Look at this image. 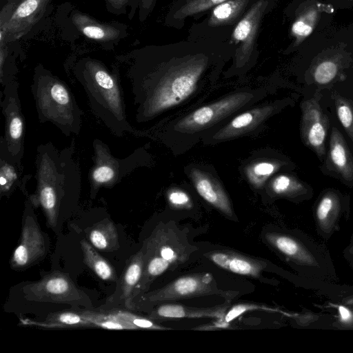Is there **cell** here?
I'll return each instance as SVG.
<instances>
[{
  "mask_svg": "<svg viewBox=\"0 0 353 353\" xmlns=\"http://www.w3.org/2000/svg\"><path fill=\"white\" fill-rule=\"evenodd\" d=\"M155 0H141V7L143 11H150L154 5Z\"/></svg>",
  "mask_w": 353,
  "mask_h": 353,
  "instance_id": "cell-42",
  "label": "cell"
},
{
  "mask_svg": "<svg viewBox=\"0 0 353 353\" xmlns=\"http://www.w3.org/2000/svg\"><path fill=\"white\" fill-rule=\"evenodd\" d=\"M205 256L217 266L237 274L257 278L266 267V263L238 252L217 250L208 252Z\"/></svg>",
  "mask_w": 353,
  "mask_h": 353,
  "instance_id": "cell-16",
  "label": "cell"
},
{
  "mask_svg": "<svg viewBox=\"0 0 353 353\" xmlns=\"http://www.w3.org/2000/svg\"><path fill=\"white\" fill-rule=\"evenodd\" d=\"M105 145L99 141L95 144V165L90 174L91 197L95 196L99 188L102 186H112L121 181L130 171V157L125 160L114 158Z\"/></svg>",
  "mask_w": 353,
  "mask_h": 353,
  "instance_id": "cell-13",
  "label": "cell"
},
{
  "mask_svg": "<svg viewBox=\"0 0 353 353\" xmlns=\"http://www.w3.org/2000/svg\"><path fill=\"white\" fill-rule=\"evenodd\" d=\"M252 97L251 93L245 92L230 94L186 115L177 122L175 129L192 133L209 128L243 107Z\"/></svg>",
  "mask_w": 353,
  "mask_h": 353,
  "instance_id": "cell-10",
  "label": "cell"
},
{
  "mask_svg": "<svg viewBox=\"0 0 353 353\" xmlns=\"http://www.w3.org/2000/svg\"><path fill=\"white\" fill-rule=\"evenodd\" d=\"M79 312L94 327L108 330H134L132 325L118 318L112 310L97 312L85 310Z\"/></svg>",
  "mask_w": 353,
  "mask_h": 353,
  "instance_id": "cell-27",
  "label": "cell"
},
{
  "mask_svg": "<svg viewBox=\"0 0 353 353\" xmlns=\"http://www.w3.org/2000/svg\"><path fill=\"white\" fill-rule=\"evenodd\" d=\"M23 325L39 326L46 328H71L94 327L79 311H63L49 314L44 321H34L21 319Z\"/></svg>",
  "mask_w": 353,
  "mask_h": 353,
  "instance_id": "cell-22",
  "label": "cell"
},
{
  "mask_svg": "<svg viewBox=\"0 0 353 353\" xmlns=\"http://www.w3.org/2000/svg\"><path fill=\"white\" fill-rule=\"evenodd\" d=\"M81 248L85 264L101 279L115 281L117 274L114 269L95 249L85 240L80 241Z\"/></svg>",
  "mask_w": 353,
  "mask_h": 353,
  "instance_id": "cell-25",
  "label": "cell"
},
{
  "mask_svg": "<svg viewBox=\"0 0 353 353\" xmlns=\"http://www.w3.org/2000/svg\"><path fill=\"white\" fill-rule=\"evenodd\" d=\"M145 260L165 271L174 270L186 262L196 250L174 223L160 222L143 244Z\"/></svg>",
  "mask_w": 353,
  "mask_h": 353,
  "instance_id": "cell-6",
  "label": "cell"
},
{
  "mask_svg": "<svg viewBox=\"0 0 353 353\" xmlns=\"http://www.w3.org/2000/svg\"><path fill=\"white\" fill-rule=\"evenodd\" d=\"M14 164L1 158V193L6 194L12 190V185L17 179L16 168Z\"/></svg>",
  "mask_w": 353,
  "mask_h": 353,
  "instance_id": "cell-33",
  "label": "cell"
},
{
  "mask_svg": "<svg viewBox=\"0 0 353 353\" xmlns=\"http://www.w3.org/2000/svg\"><path fill=\"white\" fill-rule=\"evenodd\" d=\"M24 297L36 302L91 306L89 297L77 288L68 274L54 271L22 288Z\"/></svg>",
  "mask_w": 353,
  "mask_h": 353,
  "instance_id": "cell-7",
  "label": "cell"
},
{
  "mask_svg": "<svg viewBox=\"0 0 353 353\" xmlns=\"http://www.w3.org/2000/svg\"><path fill=\"white\" fill-rule=\"evenodd\" d=\"M336 112L339 121L353 139V110L347 102L340 100L336 106Z\"/></svg>",
  "mask_w": 353,
  "mask_h": 353,
  "instance_id": "cell-34",
  "label": "cell"
},
{
  "mask_svg": "<svg viewBox=\"0 0 353 353\" xmlns=\"http://www.w3.org/2000/svg\"><path fill=\"white\" fill-rule=\"evenodd\" d=\"M52 0H10L0 14V46L26 34L43 17Z\"/></svg>",
  "mask_w": 353,
  "mask_h": 353,
  "instance_id": "cell-8",
  "label": "cell"
},
{
  "mask_svg": "<svg viewBox=\"0 0 353 353\" xmlns=\"http://www.w3.org/2000/svg\"><path fill=\"white\" fill-rule=\"evenodd\" d=\"M229 323H227L222 321L221 319H217L216 322H214L210 325H202L199 327H196L193 328V330H213L217 329H223L229 327Z\"/></svg>",
  "mask_w": 353,
  "mask_h": 353,
  "instance_id": "cell-39",
  "label": "cell"
},
{
  "mask_svg": "<svg viewBox=\"0 0 353 353\" xmlns=\"http://www.w3.org/2000/svg\"><path fill=\"white\" fill-rule=\"evenodd\" d=\"M250 311L276 312L277 310L263 304L241 303L231 307L230 310L226 312L224 317L221 320L230 324L231 321H234L238 316Z\"/></svg>",
  "mask_w": 353,
  "mask_h": 353,
  "instance_id": "cell-32",
  "label": "cell"
},
{
  "mask_svg": "<svg viewBox=\"0 0 353 353\" xmlns=\"http://www.w3.org/2000/svg\"><path fill=\"white\" fill-rule=\"evenodd\" d=\"M48 245L33 214L27 208L23 218L20 240L10 258V267L23 270L37 263L46 255Z\"/></svg>",
  "mask_w": 353,
  "mask_h": 353,
  "instance_id": "cell-11",
  "label": "cell"
},
{
  "mask_svg": "<svg viewBox=\"0 0 353 353\" xmlns=\"http://www.w3.org/2000/svg\"><path fill=\"white\" fill-rule=\"evenodd\" d=\"M7 48L6 45L0 46V73L1 74L3 70V66L6 63V59L7 57Z\"/></svg>",
  "mask_w": 353,
  "mask_h": 353,
  "instance_id": "cell-40",
  "label": "cell"
},
{
  "mask_svg": "<svg viewBox=\"0 0 353 353\" xmlns=\"http://www.w3.org/2000/svg\"><path fill=\"white\" fill-rule=\"evenodd\" d=\"M87 235L90 243L98 250L110 252L119 248L117 228L108 219L88 228Z\"/></svg>",
  "mask_w": 353,
  "mask_h": 353,
  "instance_id": "cell-23",
  "label": "cell"
},
{
  "mask_svg": "<svg viewBox=\"0 0 353 353\" xmlns=\"http://www.w3.org/2000/svg\"><path fill=\"white\" fill-rule=\"evenodd\" d=\"M206 65L205 57H192L148 72L130 69L137 120H149L188 98Z\"/></svg>",
  "mask_w": 353,
  "mask_h": 353,
  "instance_id": "cell-1",
  "label": "cell"
},
{
  "mask_svg": "<svg viewBox=\"0 0 353 353\" xmlns=\"http://www.w3.org/2000/svg\"><path fill=\"white\" fill-rule=\"evenodd\" d=\"M336 65L331 61H325L317 66L314 72V79L320 84L331 81L336 74Z\"/></svg>",
  "mask_w": 353,
  "mask_h": 353,
  "instance_id": "cell-35",
  "label": "cell"
},
{
  "mask_svg": "<svg viewBox=\"0 0 353 353\" xmlns=\"http://www.w3.org/2000/svg\"><path fill=\"white\" fill-rule=\"evenodd\" d=\"M272 192L279 196H290L302 190V184L295 178L287 174H279L270 183Z\"/></svg>",
  "mask_w": 353,
  "mask_h": 353,
  "instance_id": "cell-29",
  "label": "cell"
},
{
  "mask_svg": "<svg viewBox=\"0 0 353 353\" xmlns=\"http://www.w3.org/2000/svg\"><path fill=\"white\" fill-rule=\"evenodd\" d=\"M112 312L121 321L132 325L134 330L148 329L167 330L171 329L154 323L148 317H143L128 311L114 310Z\"/></svg>",
  "mask_w": 353,
  "mask_h": 353,
  "instance_id": "cell-31",
  "label": "cell"
},
{
  "mask_svg": "<svg viewBox=\"0 0 353 353\" xmlns=\"http://www.w3.org/2000/svg\"><path fill=\"white\" fill-rule=\"evenodd\" d=\"M16 86L7 85L1 101L5 117V138H1V158L21 167L23 154L24 121Z\"/></svg>",
  "mask_w": 353,
  "mask_h": 353,
  "instance_id": "cell-9",
  "label": "cell"
},
{
  "mask_svg": "<svg viewBox=\"0 0 353 353\" xmlns=\"http://www.w3.org/2000/svg\"><path fill=\"white\" fill-rule=\"evenodd\" d=\"M72 21L76 28L86 37L100 42L116 40L121 34L117 27L101 23L90 16L76 12L72 16Z\"/></svg>",
  "mask_w": 353,
  "mask_h": 353,
  "instance_id": "cell-20",
  "label": "cell"
},
{
  "mask_svg": "<svg viewBox=\"0 0 353 353\" xmlns=\"http://www.w3.org/2000/svg\"><path fill=\"white\" fill-rule=\"evenodd\" d=\"M339 312L343 321H348L350 319L351 314L349 310L343 306L339 307Z\"/></svg>",
  "mask_w": 353,
  "mask_h": 353,
  "instance_id": "cell-43",
  "label": "cell"
},
{
  "mask_svg": "<svg viewBox=\"0 0 353 353\" xmlns=\"http://www.w3.org/2000/svg\"><path fill=\"white\" fill-rule=\"evenodd\" d=\"M144 250L143 247L135 254L130 256L121 276L119 299L125 306L132 310L131 297L134 289L140 281L143 271Z\"/></svg>",
  "mask_w": 353,
  "mask_h": 353,
  "instance_id": "cell-21",
  "label": "cell"
},
{
  "mask_svg": "<svg viewBox=\"0 0 353 353\" xmlns=\"http://www.w3.org/2000/svg\"><path fill=\"white\" fill-rule=\"evenodd\" d=\"M292 31L297 36L306 37L312 32V27L307 25L303 19L299 20L292 25Z\"/></svg>",
  "mask_w": 353,
  "mask_h": 353,
  "instance_id": "cell-38",
  "label": "cell"
},
{
  "mask_svg": "<svg viewBox=\"0 0 353 353\" xmlns=\"http://www.w3.org/2000/svg\"><path fill=\"white\" fill-rule=\"evenodd\" d=\"M273 110L274 106L266 105L243 112L215 132L212 140L225 141L248 133L268 119Z\"/></svg>",
  "mask_w": 353,
  "mask_h": 353,
  "instance_id": "cell-18",
  "label": "cell"
},
{
  "mask_svg": "<svg viewBox=\"0 0 353 353\" xmlns=\"http://www.w3.org/2000/svg\"><path fill=\"white\" fill-rule=\"evenodd\" d=\"M87 94L91 109L115 134L132 129L127 121L121 90L116 76L96 60L88 59L77 75Z\"/></svg>",
  "mask_w": 353,
  "mask_h": 353,
  "instance_id": "cell-3",
  "label": "cell"
},
{
  "mask_svg": "<svg viewBox=\"0 0 353 353\" xmlns=\"http://www.w3.org/2000/svg\"><path fill=\"white\" fill-rule=\"evenodd\" d=\"M327 119L314 102L310 101L303 108L302 134L306 143L319 156L324 153Z\"/></svg>",
  "mask_w": 353,
  "mask_h": 353,
  "instance_id": "cell-17",
  "label": "cell"
},
{
  "mask_svg": "<svg viewBox=\"0 0 353 353\" xmlns=\"http://www.w3.org/2000/svg\"><path fill=\"white\" fill-rule=\"evenodd\" d=\"M251 0H227L215 6L208 20L211 27L234 23L243 13Z\"/></svg>",
  "mask_w": 353,
  "mask_h": 353,
  "instance_id": "cell-24",
  "label": "cell"
},
{
  "mask_svg": "<svg viewBox=\"0 0 353 353\" xmlns=\"http://www.w3.org/2000/svg\"><path fill=\"white\" fill-rule=\"evenodd\" d=\"M190 176L196 190L206 202L228 217L234 216L230 199L216 179L198 168L192 169Z\"/></svg>",
  "mask_w": 353,
  "mask_h": 353,
  "instance_id": "cell-15",
  "label": "cell"
},
{
  "mask_svg": "<svg viewBox=\"0 0 353 353\" xmlns=\"http://www.w3.org/2000/svg\"><path fill=\"white\" fill-rule=\"evenodd\" d=\"M238 292L220 289L213 274L201 272L177 278L166 285L146 292L134 302V310H151L172 301L216 295L231 301Z\"/></svg>",
  "mask_w": 353,
  "mask_h": 353,
  "instance_id": "cell-5",
  "label": "cell"
},
{
  "mask_svg": "<svg viewBox=\"0 0 353 353\" xmlns=\"http://www.w3.org/2000/svg\"><path fill=\"white\" fill-rule=\"evenodd\" d=\"M279 168V163L271 160H260L249 164L245 175L249 182L256 188L263 185L266 180Z\"/></svg>",
  "mask_w": 353,
  "mask_h": 353,
  "instance_id": "cell-28",
  "label": "cell"
},
{
  "mask_svg": "<svg viewBox=\"0 0 353 353\" xmlns=\"http://www.w3.org/2000/svg\"><path fill=\"white\" fill-rule=\"evenodd\" d=\"M230 306V301L210 307H190L176 303H161L148 312L152 320L170 321L181 319L210 318L222 319Z\"/></svg>",
  "mask_w": 353,
  "mask_h": 353,
  "instance_id": "cell-14",
  "label": "cell"
},
{
  "mask_svg": "<svg viewBox=\"0 0 353 353\" xmlns=\"http://www.w3.org/2000/svg\"><path fill=\"white\" fill-rule=\"evenodd\" d=\"M110 5L116 9L123 8L128 1V0H107Z\"/></svg>",
  "mask_w": 353,
  "mask_h": 353,
  "instance_id": "cell-41",
  "label": "cell"
},
{
  "mask_svg": "<svg viewBox=\"0 0 353 353\" xmlns=\"http://www.w3.org/2000/svg\"><path fill=\"white\" fill-rule=\"evenodd\" d=\"M265 238L269 244L290 258L305 261L308 259L306 252L293 238L286 235L268 232Z\"/></svg>",
  "mask_w": 353,
  "mask_h": 353,
  "instance_id": "cell-26",
  "label": "cell"
},
{
  "mask_svg": "<svg viewBox=\"0 0 353 353\" xmlns=\"http://www.w3.org/2000/svg\"><path fill=\"white\" fill-rule=\"evenodd\" d=\"M328 162L342 179L347 182L353 181V156L344 138L335 128L330 141Z\"/></svg>",
  "mask_w": 353,
  "mask_h": 353,
  "instance_id": "cell-19",
  "label": "cell"
},
{
  "mask_svg": "<svg viewBox=\"0 0 353 353\" xmlns=\"http://www.w3.org/2000/svg\"><path fill=\"white\" fill-rule=\"evenodd\" d=\"M225 1L227 0H186L176 10L174 17L175 19H182L208 10Z\"/></svg>",
  "mask_w": 353,
  "mask_h": 353,
  "instance_id": "cell-30",
  "label": "cell"
},
{
  "mask_svg": "<svg viewBox=\"0 0 353 353\" xmlns=\"http://www.w3.org/2000/svg\"><path fill=\"white\" fill-rule=\"evenodd\" d=\"M73 145L59 151L50 143L38 147L37 190L30 196L31 204L40 207L48 226L57 225L61 206L68 193L79 190L81 176L74 161Z\"/></svg>",
  "mask_w": 353,
  "mask_h": 353,
  "instance_id": "cell-2",
  "label": "cell"
},
{
  "mask_svg": "<svg viewBox=\"0 0 353 353\" xmlns=\"http://www.w3.org/2000/svg\"><path fill=\"white\" fill-rule=\"evenodd\" d=\"M170 204L178 209H189L192 207V201L189 195L181 190L173 189L168 193Z\"/></svg>",
  "mask_w": 353,
  "mask_h": 353,
  "instance_id": "cell-36",
  "label": "cell"
},
{
  "mask_svg": "<svg viewBox=\"0 0 353 353\" xmlns=\"http://www.w3.org/2000/svg\"><path fill=\"white\" fill-rule=\"evenodd\" d=\"M335 203V199L331 194L326 195L322 198L316 210L317 217L319 221H323L326 219L334 208Z\"/></svg>",
  "mask_w": 353,
  "mask_h": 353,
  "instance_id": "cell-37",
  "label": "cell"
},
{
  "mask_svg": "<svg viewBox=\"0 0 353 353\" xmlns=\"http://www.w3.org/2000/svg\"><path fill=\"white\" fill-rule=\"evenodd\" d=\"M32 91L41 123L50 121L67 136L79 134L83 113L63 81L50 72H37Z\"/></svg>",
  "mask_w": 353,
  "mask_h": 353,
  "instance_id": "cell-4",
  "label": "cell"
},
{
  "mask_svg": "<svg viewBox=\"0 0 353 353\" xmlns=\"http://www.w3.org/2000/svg\"><path fill=\"white\" fill-rule=\"evenodd\" d=\"M268 6L265 0L254 3L236 23L232 39L237 46L235 61L237 66H242L249 59L256 39V34Z\"/></svg>",
  "mask_w": 353,
  "mask_h": 353,
  "instance_id": "cell-12",
  "label": "cell"
}]
</instances>
